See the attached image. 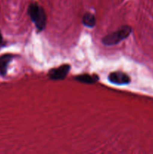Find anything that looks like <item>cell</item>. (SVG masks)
Here are the masks:
<instances>
[{
	"instance_id": "3",
	"label": "cell",
	"mask_w": 153,
	"mask_h": 154,
	"mask_svg": "<svg viewBox=\"0 0 153 154\" xmlns=\"http://www.w3.org/2000/svg\"><path fill=\"white\" fill-rule=\"evenodd\" d=\"M70 68L69 65H62L58 68L50 69L48 72V75L52 80H63L68 74Z\"/></svg>"
},
{
	"instance_id": "8",
	"label": "cell",
	"mask_w": 153,
	"mask_h": 154,
	"mask_svg": "<svg viewBox=\"0 0 153 154\" xmlns=\"http://www.w3.org/2000/svg\"><path fill=\"white\" fill-rule=\"evenodd\" d=\"M2 42V35L1 34V32H0V44Z\"/></svg>"
},
{
	"instance_id": "1",
	"label": "cell",
	"mask_w": 153,
	"mask_h": 154,
	"mask_svg": "<svg viewBox=\"0 0 153 154\" xmlns=\"http://www.w3.org/2000/svg\"><path fill=\"white\" fill-rule=\"evenodd\" d=\"M28 13L30 18L35 25L36 28L39 31L44 29L46 26V14L43 8L40 7L37 3H32L28 8Z\"/></svg>"
},
{
	"instance_id": "4",
	"label": "cell",
	"mask_w": 153,
	"mask_h": 154,
	"mask_svg": "<svg viewBox=\"0 0 153 154\" xmlns=\"http://www.w3.org/2000/svg\"><path fill=\"white\" fill-rule=\"evenodd\" d=\"M108 80L110 83L117 85H124L129 84L130 81L128 75L122 72H112L108 76Z\"/></svg>"
},
{
	"instance_id": "2",
	"label": "cell",
	"mask_w": 153,
	"mask_h": 154,
	"mask_svg": "<svg viewBox=\"0 0 153 154\" xmlns=\"http://www.w3.org/2000/svg\"><path fill=\"white\" fill-rule=\"evenodd\" d=\"M131 27L129 26H124L117 31L107 35L102 39V42L104 45L110 46V45H115L119 43L122 40L125 39L129 36L131 32Z\"/></svg>"
},
{
	"instance_id": "5",
	"label": "cell",
	"mask_w": 153,
	"mask_h": 154,
	"mask_svg": "<svg viewBox=\"0 0 153 154\" xmlns=\"http://www.w3.org/2000/svg\"><path fill=\"white\" fill-rule=\"evenodd\" d=\"M12 59H13V57L10 54H5L0 57V75L2 76L6 75L8 66Z\"/></svg>"
},
{
	"instance_id": "7",
	"label": "cell",
	"mask_w": 153,
	"mask_h": 154,
	"mask_svg": "<svg viewBox=\"0 0 153 154\" xmlns=\"http://www.w3.org/2000/svg\"><path fill=\"white\" fill-rule=\"evenodd\" d=\"M82 23L86 26L92 28L95 25V17L91 13H86L82 18Z\"/></svg>"
},
{
	"instance_id": "6",
	"label": "cell",
	"mask_w": 153,
	"mask_h": 154,
	"mask_svg": "<svg viewBox=\"0 0 153 154\" xmlns=\"http://www.w3.org/2000/svg\"><path fill=\"white\" fill-rule=\"evenodd\" d=\"M98 77L97 75H82L76 77V81L84 83V84H94L98 81Z\"/></svg>"
}]
</instances>
